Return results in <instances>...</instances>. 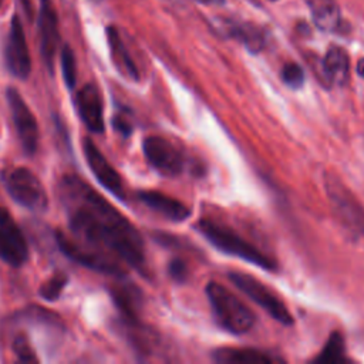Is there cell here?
Masks as SVG:
<instances>
[{
  "label": "cell",
  "mask_w": 364,
  "mask_h": 364,
  "mask_svg": "<svg viewBox=\"0 0 364 364\" xmlns=\"http://www.w3.org/2000/svg\"><path fill=\"white\" fill-rule=\"evenodd\" d=\"M71 230L85 242L112 252L127 264L145 266L144 242L135 226L105 198L77 176H64L60 183Z\"/></svg>",
  "instance_id": "1"
},
{
  "label": "cell",
  "mask_w": 364,
  "mask_h": 364,
  "mask_svg": "<svg viewBox=\"0 0 364 364\" xmlns=\"http://www.w3.org/2000/svg\"><path fill=\"white\" fill-rule=\"evenodd\" d=\"M206 296L216 323L232 334H243L255 324L253 311L229 289L210 282L206 286Z\"/></svg>",
  "instance_id": "2"
},
{
  "label": "cell",
  "mask_w": 364,
  "mask_h": 364,
  "mask_svg": "<svg viewBox=\"0 0 364 364\" xmlns=\"http://www.w3.org/2000/svg\"><path fill=\"white\" fill-rule=\"evenodd\" d=\"M198 230L220 252L247 260L249 263H253L262 269H276V262L272 257L260 252V249L225 225L203 219L198 223Z\"/></svg>",
  "instance_id": "3"
},
{
  "label": "cell",
  "mask_w": 364,
  "mask_h": 364,
  "mask_svg": "<svg viewBox=\"0 0 364 364\" xmlns=\"http://www.w3.org/2000/svg\"><path fill=\"white\" fill-rule=\"evenodd\" d=\"M3 183L9 195L31 212L41 213L47 209L48 198L40 179L27 168H14L3 175Z\"/></svg>",
  "instance_id": "4"
},
{
  "label": "cell",
  "mask_w": 364,
  "mask_h": 364,
  "mask_svg": "<svg viewBox=\"0 0 364 364\" xmlns=\"http://www.w3.org/2000/svg\"><path fill=\"white\" fill-rule=\"evenodd\" d=\"M229 279L233 282V284L243 291L249 299H252L255 303H257L263 310H266L274 320H277L282 324H291L293 317L290 311L287 310L286 304L269 289L266 287L260 280L255 279L250 274L246 273H230Z\"/></svg>",
  "instance_id": "5"
},
{
  "label": "cell",
  "mask_w": 364,
  "mask_h": 364,
  "mask_svg": "<svg viewBox=\"0 0 364 364\" xmlns=\"http://www.w3.org/2000/svg\"><path fill=\"white\" fill-rule=\"evenodd\" d=\"M142 149L149 165L165 176H176L185 168L183 152L164 136L152 135L145 138Z\"/></svg>",
  "instance_id": "6"
},
{
  "label": "cell",
  "mask_w": 364,
  "mask_h": 364,
  "mask_svg": "<svg viewBox=\"0 0 364 364\" xmlns=\"http://www.w3.org/2000/svg\"><path fill=\"white\" fill-rule=\"evenodd\" d=\"M326 191L341 223L357 235L364 233V209L351 192L336 178L326 179Z\"/></svg>",
  "instance_id": "7"
},
{
  "label": "cell",
  "mask_w": 364,
  "mask_h": 364,
  "mask_svg": "<svg viewBox=\"0 0 364 364\" xmlns=\"http://www.w3.org/2000/svg\"><path fill=\"white\" fill-rule=\"evenodd\" d=\"M55 242L60 250L75 263L100 273L112 274L117 277L124 276V270L118 262H115L107 255H101L98 252H94L91 249H87L78 245L77 242L71 240L67 235H64L61 230L55 232Z\"/></svg>",
  "instance_id": "8"
},
{
  "label": "cell",
  "mask_w": 364,
  "mask_h": 364,
  "mask_svg": "<svg viewBox=\"0 0 364 364\" xmlns=\"http://www.w3.org/2000/svg\"><path fill=\"white\" fill-rule=\"evenodd\" d=\"M7 102L23 151L27 155L36 154L38 146V125L33 112L14 88L7 90Z\"/></svg>",
  "instance_id": "9"
},
{
  "label": "cell",
  "mask_w": 364,
  "mask_h": 364,
  "mask_svg": "<svg viewBox=\"0 0 364 364\" xmlns=\"http://www.w3.org/2000/svg\"><path fill=\"white\" fill-rule=\"evenodd\" d=\"M28 257L24 235L7 209L0 208V259L13 267L21 266Z\"/></svg>",
  "instance_id": "10"
},
{
  "label": "cell",
  "mask_w": 364,
  "mask_h": 364,
  "mask_svg": "<svg viewBox=\"0 0 364 364\" xmlns=\"http://www.w3.org/2000/svg\"><path fill=\"white\" fill-rule=\"evenodd\" d=\"M4 55H6L7 68L14 77L26 80L30 75L31 58H30L26 34L18 16H14L10 23Z\"/></svg>",
  "instance_id": "11"
},
{
  "label": "cell",
  "mask_w": 364,
  "mask_h": 364,
  "mask_svg": "<svg viewBox=\"0 0 364 364\" xmlns=\"http://www.w3.org/2000/svg\"><path fill=\"white\" fill-rule=\"evenodd\" d=\"M84 155L87 159V164L90 169L92 171L97 181L111 193H114L119 199H125L124 185L119 173L115 171V168L108 162V159L101 154V151L97 148L95 142L91 138H84L82 141Z\"/></svg>",
  "instance_id": "12"
},
{
  "label": "cell",
  "mask_w": 364,
  "mask_h": 364,
  "mask_svg": "<svg viewBox=\"0 0 364 364\" xmlns=\"http://www.w3.org/2000/svg\"><path fill=\"white\" fill-rule=\"evenodd\" d=\"M75 107L78 117L84 125L94 134L104 132V118H102V100L95 85H82L75 95Z\"/></svg>",
  "instance_id": "13"
},
{
  "label": "cell",
  "mask_w": 364,
  "mask_h": 364,
  "mask_svg": "<svg viewBox=\"0 0 364 364\" xmlns=\"http://www.w3.org/2000/svg\"><path fill=\"white\" fill-rule=\"evenodd\" d=\"M38 28L41 55L47 64V68L50 70V73H53L54 55L58 43V21L55 10L50 0H41L38 13Z\"/></svg>",
  "instance_id": "14"
},
{
  "label": "cell",
  "mask_w": 364,
  "mask_h": 364,
  "mask_svg": "<svg viewBox=\"0 0 364 364\" xmlns=\"http://www.w3.org/2000/svg\"><path fill=\"white\" fill-rule=\"evenodd\" d=\"M138 198L149 209L173 222H182L191 215V209L185 203L156 191H141Z\"/></svg>",
  "instance_id": "15"
},
{
  "label": "cell",
  "mask_w": 364,
  "mask_h": 364,
  "mask_svg": "<svg viewBox=\"0 0 364 364\" xmlns=\"http://www.w3.org/2000/svg\"><path fill=\"white\" fill-rule=\"evenodd\" d=\"M213 360L223 364H273L282 361L270 353L256 348H236L223 347L213 353Z\"/></svg>",
  "instance_id": "16"
},
{
  "label": "cell",
  "mask_w": 364,
  "mask_h": 364,
  "mask_svg": "<svg viewBox=\"0 0 364 364\" xmlns=\"http://www.w3.org/2000/svg\"><path fill=\"white\" fill-rule=\"evenodd\" d=\"M323 73L333 85H344L348 80V55L341 47H331L323 60Z\"/></svg>",
  "instance_id": "17"
},
{
  "label": "cell",
  "mask_w": 364,
  "mask_h": 364,
  "mask_svg": "<svg viewBox=\"0 0 364 364\" xmlns=\"http://www.w3.org/2000/svg\"><path fill=\"white\" fill-rule=\"evenodd\" d=\"M313 21L323 31H333L340 24V7L336 0H306Z\"/></svg>",
  "instance_id": "18"
},
{
  "label": "cell",
  "mask_w": 364,
  "mask_h": 364,
  "mask_svg": "<svg viewBox=\"0 0 364 364\" xmlns=\"http://www.w3.org/2000/svg\"><path fill=\"white\" fill-rule=\"evenodd\" d=\"M107 38H108V46L111 50L112 61L115 67L121 71L122 75H127L131 80H138V70L136 65L134 64L128 50L125 48L118 31L115 27H108L107 28Z\"/></svg>",
  "instance_id": "19"
},
{
  "label": "cell",
  "mask_w": 364,
  "mask_h": 364,
  "mask_svg": "<svg viewBox=\"0 0 364 364\" xmlns=\"http://www.w3.org/2000/svg\"><path fill=\"white\" fill-rule=\"evenodd\" d=\"M229 33L232 37L237 38L242 44H245V47L249 48L252 53H257L263 47V36L257 30V27L252 24H232L229 27Z\"/></svg>",
  "instance_id": "20"
},
{
  "label": "cell",
  "mask_w": 364,
  "mask_h": 364,
  "mask_svg": "<svg viewBox=\"0 0 364 364\" xmlns=\"http://www.w3.org/2000/svg\"><path fill=\"white\" fill-rule=\"evenodd\" d=\"M316 363H346L344 357V340L340 333H333L327 340L321 353L314 358Z\"/></svg>",
  "instance_id": "21"
},
{
  "label": "cell",
  "mask_w": 364,
  "mask_h": 364,
  "mask_svg": "<svg viewBox=\"0 0 364 364\" xmlns=\"http://www.w3.org/2000/svg\"><path fill=\"white\" fill-rule=\"evenodd\" d=\"M112 299L127 318L135 320L136 307H138V296L132 289H128V287L114 289Z\"/></svg>",
  "instance_id": "22"
},
{
  "label": "cell",
  "mask_w": 364,
  "mask_h": 364,
  "mask_svg": "<svg viewBox=\"0 0 364 364\" xmlns=\"http://www.w3.org/2000/svg\"><path fill=\"white\" fill-rule=\"evenodd\" d=\"M68 282L67 274L64 273H55L53 277H50L41 287H40V296L47 301H54L60 297L63 293L65 284Z\"/></svg>",
  "instance_id": "23"
},
{
  "label": "cell",
  "mask_w": 364,
  "mask_h": 364,
  "mask_svg": "<svg viewBox=\"0 0 364 364\" xmlns=\"http://www.w3.org/2000/svg\"><path fill=\"white\" fill-rule=\"evenodd\" d=\"M61 71H63L65 85L68 88H73L77 80V68H75L74 53L68 46H64L61 51Z\"/></svg>",
  "instance_id": "24"
},
{
  "label": "cell",
  "mask_w": 364,
  "mask_h": 364,
  "mask_svg": "<svg viewBox=\"0 0 364 364\" xmlns=\"http://www.w3.org/2000/svg\"><path fill=\"white\" fill-rule=\"evenodd\" d=\"M11 347H13V351H14V354L17 355V358L20 361H23V363H37L38 361L33 347L30 346L28 340L24 336L20 334V336L14 337Z\"/></svg>",
  "instance_id": "25"
},
{
  "label": "cell",
  "mask_w": 364,
  "mask_h": 364,
  "mask_svg": "<svg viewBox=\"0 0 364 364\" xmlns=\"http://www.w3.org/2000/svg\"><path fill=\"white\" fill-rule=\"evenodd\" d=\"M282 78L289 87L299 88L304 81L303 68L296 63H287L282 68Z\"/></svg>",
  "instance_id": "26"
},
{
  "label": "cell",
  "mask_w": 364,
  "mask_h": 364,
  "mask_svg": "<svg viewBox=\"0 0 364 364\" xmlns=\"http://www.w3.org/2000/svg\"><path fill=\"white\" fill-rule=\"evenodd\" d=\"M112 124H114V128L124 136H128L131 132H132V125L129 122V119L127 118L125 114L122 112H118L114 118H112Z\"/></svg>",
  "instance_id": "27"
},
{
  "label": "cell",
  "mask_w": 364,
  "mask_h": 364,
  "mask_svg": "<svg viewBox=\"0 0 364 364\" xmlns=\"http://www.w3.org/2000/svg\"><path fill=\"white\" fill-rule=\"evenodd\" d=\"M186 272H188L186 264H185L182 260L173 259V260L171 262V264H169V273H171V276H172L175 280L182 282V280L186 277Z\"/></svg>",
  "instance_id": "28"
},
{
  "label": "cell",
  "mask_w": 364,
  "mask_h": 364,
  "mask_svg": "<svg viewBox=\"0 0 364 364\" xmlns=\"http://www.w3.org/2000/svg\"><path fill=\"white\" fill-rule=\"evenodd\" d=\"M357 73H358L360 77L364 78V57L360 58L358 63H357Z\"/></svg>",
  "instance_id": "29"
},
{
  "label": "cell",
  "mask_w": 364,
  "mask_h": 364,
  "mask_svg": "<svg viewBox=\"0 0 364 364\" xmlns=\"http://www.w3.org/2000/svg\"><path fill=\"white\" fill-rule=\"evenodd\" d=\"M199 3H202V4H206V6H210V4H223L225 3V0H198Z\"/></svg>",
  "instance_id": "30"
},
{
  "label": "cell",
  "mask_w": 364,
  "mask_h": 364,
  "mask_svg": "<svg viewBox=\"0 0 364 364\" xmlns=\"http://www.w3.org/2000/svg\"><path fill=\"white\" fill-rule=\"evenodd\" d=\"M3 1H4V0H0V6H1V4H3Z\"/></svg>",
  "instance_id": "31"
},
{
  "label": "cell",
  "mask_w": 364,
  "mask_h": 364,
  "mask_svg": "<svg viewBox=\"0 0 364 364\" xmlns=\"http://www.w3.org/2000/svg\"><path fill=\"white\" fill-rule=\"evenodd\" d=\"M272 1H274V0H272Z\"/></svg>",
  "instance_id": "32"
}]
</instances>
